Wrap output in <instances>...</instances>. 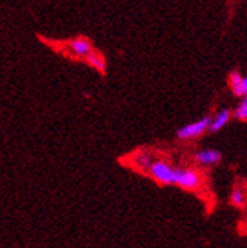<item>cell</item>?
<instances>
[{
    "label": "cell",
    "mask_w": 247,
    "mask_h": 248,
    "mask_svg": "<svg viewBox=\"0 0 247 248\" xmlns=\"http://www.w3.org/2000/svg\"><path fill=\"white\" fill-rule=\"evenodd\" d=\"M171 185L179 186L185 191H196L202 186V176L197 170L193 168H173Z\"/></svg>",
    "instance_id": "obj_1"
},
{
    "label": "cell",
    "mask_w": 247,
    "mask_h": 248,
    "mask_svg": "<svg viewBox=\"0 0 247 248\" xmlns=\"http://www.w3.org/2000/svg\"><path fill=\"white\" fill-rule=\"evenodd\" d=\"M209 123H211V117H203L197 121H193L190 124H185L178 132L176 136L182 141H188V140H196L202 136L208 129H209Z\"/></svg>",
    "instance_id": "obj_2"
},
{
    "label": "cell",
    "mask_w": 247,
    "mask_h": 248,
    "mask_svg": "<svg viewBox=\"0 0 247 248\" xmlns=\"http://www.w3.org/2000/svg\"><path fill=\"white\" fill-rule=\"evenodd\" d=\"M173 165H170L168 162H165V160H153V162L150 164L149 170H147V172L150 174V177L161 183V185H171V176H173Z\"/></svg>",
    "instance_id": "obj_3"
},
{
    "label": "cell",
    "mask_w": 247,
    "mask_h": 248,
    "mask_svg": "<svg viewBox=\"0 0 247 248\" xmlns=\"http://www.w3.org/2000/svg\"><path fill=\"white\" fill-rule=\"evenodd\" d=\"M194 160L202 167H214L221 160V153L214 148H205L194 155Z\"/></svg>",
    "instance_id": "obj_4"
},
{
    "label": "cell",
    "mask_w": 247,
    "mask_h": 248,
    "mask_svg": "<svg viewBox=\"0 0 247 248\" xmlns=\"http://www.w3.org/2000/svg\"><path fill=\"white\" fill-rule=\"evenodd\" d=\"M229 85L232 93L235 94L237 97H246L247 94V79L238 71H232L229 74Z\"/></svg>",
    "instance_id": "obj_5"
},
{
    "label": "cell",
    "mask_w": 247,
    "mask_h": 248,
    "mask_svg": "<svg viewBox=\"0 0 247 248\" xmlns=\"http://www.w3.org/2000/svg\"><path fill=\"white\" fill-rule=\"evenodd\" d=\"M68 48L75 55L86 58L93 52V44H91L90 40H86V38H76V40H73V41L68 43Z\"/></svg>",
    "instance_id": "obj_6"
},
{
    "label": "cell",
    "mask_w": 247,
    "mask_h": 248,
    "mask_svg": "<svg viewBox=\"0 0 247 248\" xmlns=\"http://www.w3.org/2000/svg\"><path fill=\"white\" fill-rule=\"evenodd\" d=\"M231 117H232V114H231L229 109L220 110V112L214 118L211 117V123H209V129L208 130L209 132H218V130H221L231 121Z\"/></svg>",
    "instance_id": "obj_7"
},
{
    "label": "cell",
    "mask_w": 247,
    "mask_h": 248,
    "mask_svg": "<svg viewBox=\"0 0 247 248\" xmlns=\"http://www.w3.org/2000/svg\"><path fill=\"white\" fill-rule=\"evenodd\" d=\"M229 202L232 206L235 207H246V203H247V195H246V188L243 186H237V188H233L231 195H229Z\"/></svg>",
    "instance_id": "obj_8"
},
{
    "label": "cell",
    "mask_w": 247,
    "mask_h": 248,
    "mask_svg": "<svg viewBox=\"0 0 247 248\" xmlns=\"http://www.w3.org/2000/svg\"><path fill=\"white\" fill-rule=\"evenodd\" d=\"M86 59H88L90 65H93L96 70H99L100 73H105V70H106V62H105V58L100 53L91 52L88 56H86Z\"/></svg>",
    "instance_id": "obj_9"
},
{
    "label": "cell",
    "mask_w": 247,
    "mask_h": 248,
    "mask_svg": "<svg viewBox=\"0 0 247 248\" xmlns=\"http://www.w3.org/2000/svg\"><path fill=\"white\" fill-rule=\"evenodd\" d=\"M152 162H153V159H152V156L149 153H140L137 156V159H135V164H137L140 168H143L144 171L149 170V167H150Z\"/></svg>",
    "instance_id": "obj_10"
},
{
    "label": "cell",
    "mask_w": 247,
    "mask_h": 248,
    "mask_svg": "<svg viewBox=\"0 0 247 248\" xmlns=\"http://www.w3.org/2000/svg\"><path fill=\"white\" fill-rule=\"evenodd\" d=\"M233 117H235L238 121H246L247 120V98L246 97L238 103L235 112H233Z\"/></svg>",
    "instance_id": "obj_11"
}]
</instances>
